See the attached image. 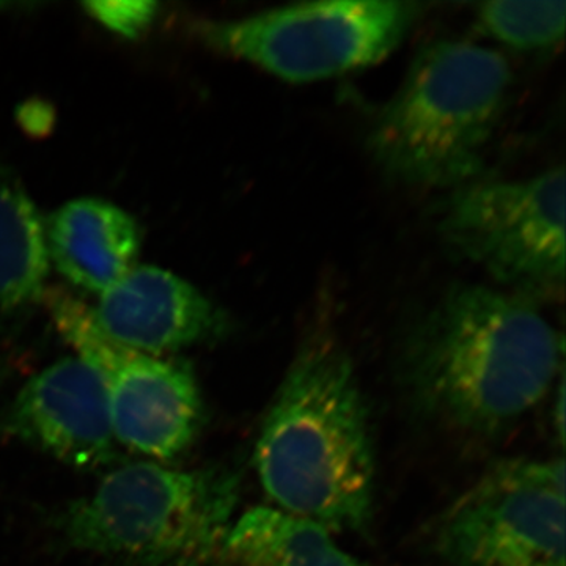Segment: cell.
Returning <instances> with one entry per match:
<instances>
[{"label": "cell", "instance_id": "52a82bcc", "mask_svg": "<svg viewBox=\"0 0 566 566\" xmlns=\"http://www.w3.org/2000/svg\"><path fill=\"white\" fill-rule=\"evenodd\" d=\"M434 546L447 566H565L564 460L491 465L441 516Z\"/></svg>", "mask_w": 566, "mask_h": 566}, {"label": "cell", "instance_id": "277c9868", "mask_svg": "<svg viewBox=\"0 0 566 566\" xmlns=\"http://www.w3.org/2000/svg\"><path fill=\"white\" fill-rule=\"evenodd\" d=\"M240 480L227 468L125 465L71 504L59 528L74 549L128 564L219 566Z\"/></svg>", "mask_w": 566, "mask_h": 566}, {"label": "cell", "instance_id": "4fadbf2b", "mask_svg": "<svg viewBox=\"0 0 566 566\" xmlns=\"http://www.w3.org/2000/svg\"><path fill=\"white\" fill-rule=\"evenodd\" d=\"M50 273L39 210L13 177L0 174V307L17 311L44 296Z\"/></svg>", "mask_w": 566, "mask_h": 566}, {"label": "cell", "instance_id": "7a4b0ae2", "mask_svg": "<svg viewBox=\"0 0 566 566\" xmlns=\"http://www.w3.org/2000/svg\"><path fill=\"white\" fill-rule=\"evenodd\" d=\"M264 493L281 510L335 532L374 517L376 457L370 412L352 357L327 333L294 356L255 447Z\"/></svg>", "mask_w": 566, "mask_h": 566}, {"label": "cell", "instance_id": "3957f363", "mask_svg": "<svg viewBox=\"0 0 566 566\" xmlns=\"http://www.w3.org/2000/svg\"><path fill=\"white\" fill-rule=\"evenodd\" d=\"M512 81L497 52L436 41L416 55L403 85L379 111L367 150L403 185L457 189L479 180Z\"/></svg>", "mask_w": 566, "mask_h": 566}, {"label": "cell", "instance_id": "5b68a950", "mask_svg": "<svg viewBox=\"0 0 566 566\" xmlns=\"http://www.w3.org/2000/svg\"><path fill=\"white\" fill-rule=\"evenodd\" d=\"M422 6L398 0H323L207 22L202 36L293 84L344 76L385 61L403 43Z\"/></svg>", "mask_w": 566, "mask_h": 566}, {"label": "cell", "instance_id": "9c48e42d", "mask_svg": "<svg viewBox=\"0 0 566 566\" xmlns=\"http://www.w3.org/2000/svg\"><path fill=\"white\" fill-rule=\"evenodd\" d=\"M2 430L77 469L93 471L118 458L104 387L80 357L33 376L6 412Z\"/></svg>", "mask_w": 566, "mask_h": 566}, {"label": "cell", "instance_id": "8fae6325", "mask_svg": "<svg viewBox=\"0 0 566 566\" xmlns=\"http://www.w3.org/2000/svg\"><path fill=\"white\" fill-rule=\"evenodd\" d=\"M44 237L59 273L98 294L136 266L142 243L139 226L128 212L93 197L71 200L52 212Z\"/></svg>", "mask_w": 566, "mask_h": 566}, {"label": "cell", "instance_id": "5bb4252c", "mask_svg": "<svg viewBox=\"0 0 566 566\" xmlns=\"http://www.w3.org/2000/svg\"><path fill=\"white\" fill-rule=\"evenodd\" d=\"M479 25L491 39L516 51L551 50L565 35V2L480 3Z\"/></svg>", "mask_w": 566, "mask_h": 566}, {"label": "cell", "instance_id": "ba28073f", "mask_svg": "<svg viewBox=\"0 0 566 566\" xmlns=\"http://www.w3.org/2000/svg\"><path fill=\"white\" fill-rule=\"evenodd\" d=\"M44 296L59 333L102 381L118 441L159 460L185 452L205 419L191 368L118 344L103 333L92 308L69 293Z\"/></svg>", "mask_w": 566, "mask_h": 566}, {"label": "cell", "instance_id": "6da1fadb", "mask_svg": "<svg viewBox=\"0 0 566 566\" xmlns=\"http://www.w3.org/2000/svg\"><path fill=\"white\" fill-rule=\"evenodd\" d=\"M562 353L531 300L461 283L406 327L398 381L417 415L493 438L546 397Z\"/></svg>", "mask_w": 566, "mask_h": 566}, {"label": "cell", "instance_id": "8992f818", "mask_svg": "<svg viewBox=\"0 0 566 566\" xmlns=\"http://www.w3.org/2000/svg\"><path fill=\"white\" fill-rule=\"evenodd\" d=\"M447 251L482 268L517 296H554L565 283V172L524 180H475L442 205Z\"/></svg>", "mask_w": 566, "mask_h": 566}, {"label": "cell", "instance_id": "30bf717a", "mask_svg": "<svg viewBox=\"0 0 566 566\" xmlns=\"http://www.w3.org/2000/svg\"><path fill=\"white\" fill-rule=\"evenodd\" d=\"M92 311L104 334L151 356L214 340L227 331L226 315L207 296L156 266H134L99 294Z\"/></svg>", "mask_w": 566, "mask_h": 566}, {"label": "cell", "instance_id": "7c38bea8", "mask_svg": "<svg viewBox=\"0 0 566 566\" xmlns=\"http://www.w3.org/2000/svg\"><path fill=\"white\" fill-rule=\"evenodd\" d=\"M219 566H365L314 521L255 506L232 524Z\"/></svg>", "mask_w": 566, "mask_h": 566}, {"label": "cell", "instance_id": "9a60e30c", "mask_svg": "<svg viewBox=\"0 0 566 566\" xmlns=\"http://www.w3.org/2000/svg\"><path fill=\"white\" fill-rule=\"evenodd\" d=\"M85 11L109 31L125 39H139L155 21L159 3L153 0H92Z\"/></svg>", "mask_w": 566, "mask_h": 566}]
</instances>
